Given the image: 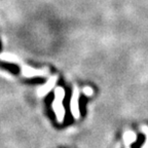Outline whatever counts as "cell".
<instances>
[{
  "label": "cell",
  "mask_w": 148,
  "mask_h": 148,
  "mask_svg": "<svg viewBox=\"0 0 148 148\" xmlns=\"http://www.w3.org/2000/svg\"><path fill=\"white\" fill-rule=\"evenodd\" d=\"M65 98V90L62 86H58V88H55V98H53V110L56 114V118H57V121L60 123H62L64 121L65 114H66V111H65L64 105H63V101H64Z\"/></svg>",
  "instance_id": "cell-1"
},
{
  "label": "cell",
  "mask_w": 148,
  "mask_h": 148,
  "mask_svg": "<svg viewBox=\"0 0 148 148\" xmlns=\"http://www.w3.org/2000/svg\"><path fill=\"white\" fill-rule=\"evenodd\" d=\"M123 143H125V147H130L133 143L137 141V135L135 134L133 131H127L123 136Z\"/></svg>",
  "instance_id": "cell-5"
},
{
  "label": "cell",
  "mask_w": 148,
  "mask_h": 148,
  "mask_svg": "<svg viewBox=\"0 0 148 148\" xmlns=\"http://www.w3.org/2000/svg\"><path fill=\"white\" fill-rule=\"evenodd\" d=\"M82 92H83V95H86V97H90V96H92V94H94V90H92V88H90V86H84V88H82Z\"/></svg>",
  "instance_id": "cell-8"
},
{
  "label": "cell",
  "mask_w": 148,
  "mask_h": 148,
  "mask_svg": "<svg viewBox=\"0 0 148 148\" xmlns=\"http://www.w3.org/2000/svg\"><path fill=\"white\" fill-rule=\"evenodd\" d=\"M0 60L8 63H20L21 60L18 56L12 53H0Z\"/></svg>",
  "instance_id": "cell-6"
},
{
  "label": "cell",
  "mask_w": 148,
  "mask_h": 148,
  "mask_svg": "<svg viewBox=\"0 0 148 148\" xmlns=\"http://www.w3.org/2000/svg\"><path fill=\"white\" fill-rule=\"evenodd\" d=\"M141 129H142L143 134L145 135V142H144V144L142 145V148H148V127L143 125Z\"/></svg>",
  "instance_id": "cell-7"
},
{
  "label": "cell",
  "mask_w": 148,
  "mask_h": 148,
  "mask_svg": "<svg viewBox=\"0 0 148 148\" xmlns=\"http://www.w3.org/2000/svg\"><path fill=\"white\" fill-rule=\"evenodd\" d=\"M70 111L75 119L80 117V110H79V88L76 86L72 90L71 99H70Z\"/></svg>",
  "instance_id": "cell-3"
},
{
  "label": "cell",
  "mask_w": 148,
  "mask_h": 148,
  "mask_svg": "<svg viewBox=\"0 0 148 148\" xmlns=\"http://www.w3.org/2000/svg\"><path fill=\"white\" fill-rule=\"evenodd\" d=\"M58 81V76L57 75H53V76H49V78L47 79L44 84H42L41 86L37 88V95L38 97L42 98V97H45L56 86V82Z\"/></svg>",
  "instance_id": "cell-4"
},
{
  "label": "cell",
  "mask_w": 148,
  "mask_h": 148,
  "mask_svg": "<svg viewBox=\"0 0 148 148\" xmlns=\"http://www.w3.org/2000/svg\"><path fill=\"white\" fill-rule=\"evenodd\" d=\"M22 75L27 78H32V77H44L49 74V71L47 68H42V69H37L32 68L28 65H23L21 67Z\"/></svg>",
  "instance_id": "cell-2"
},
{
  "label": "cell",
  "mask_w": 148,
  "mask_h": 148,
  "mask_svg": "<svg viewBox=\"0 0 148 148\" xmlns=\"http://www.w3.org/2000/svg\"><path fill=\"white\" fill-rule=\"evenodd\" d=\"M125 148H131V147H125Z\"/></svg>",
  "instance_id": "cell-9"
}]
</instances>
